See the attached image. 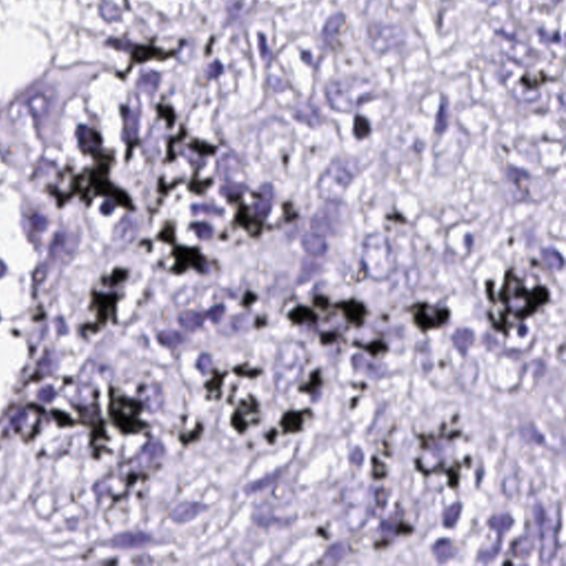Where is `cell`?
I'll use <instances>...</instances> for the list:
<instances>
[{
    "instance_id": "cell-44",
    "label": "cell",
    "mask_w": 566,
    "mask_h": 566,
    "mask_svg": "<svg viewBox=\"0 0 566 566\" xmlns=\"http://www.w3.org/2000/svg\"><path fill=\"white\" fill-rule=\"evenodd\" d=\"M349 460L350 462L355 465H357V467L362 465V463L364 462V453L362 452V449L359 447H355L349 454Z\"/></svg>"
},
{
    "instance_id": "cell-28",
    "label": "cell",
    "mask_w": 566,
    "mask_h": 566,
    "mask_svg": "<svg viewBox=\"0 0 566 566\" xmlns=\"http://www.w3.org/2000/svg\"><path fill=\"white\" fill-rule=\"evenodd\" d=\"M542 255H543L544 261L547 262L549 267L553 268L555 270H560V269L563 268L564 261H563L562 255H561L560 252L557 251L555 249H553V248L544 249L543 252H542Z\"/></svg>"
},
{
    "instance_id": "cell-32",
    "label": "cell",
    "mask_w": 566,
    "mask_h": 566,
    "mask_svg": "<svg viewBox=\"0 0 566 566\" xmlns=\"http://www.w3.org/2000/svg\"><path fill=\"white\" fill-rule=\"evenodd\" d=\"M521 435H522V437L527 440V442H532L535 443L538 445H541L544 443V437L543 435L539 433L537 429H535L534 426L530 425V426H524L520 429Z\"/></svg>"
},
{
    "instance_id": "cell-10",
    "label": "cell",
    "mask_w": 566,
    "mask_h": 566,
    "mask_svg": "<svg viewBox=\"0 0 566 566\" xmlns=\"http://www.w3.org/2000/svg\"><path fill=\"white\" fill-rule=\"evenodd\" d=\"M138 233V223L134 217L126 216L117 225L114 232V238L121 243H128L136 238Z\"/></svg>"
},
{
    "instance_id": "cell-11",
    "label": "cell",
    "mask_w": 566,
    "mask_h": 566,
    "mask_svg": "<svg viewBox=\"0 0 566 566\" xmlns=\"http://www.w3.org/2000/svg\"><path fill=\"white\" fill-rule=\"evenodd\" d=\"M294 117L298 119L299 122H302L304 124L309 125L311 127L319 126L321 124V115L318 108L311 103H301L299 104L294 110Z\"/></svg>"
},
{
    "instance_id": "cell-38",
    "label": "cell",
    "mask_w": 566,
    "mask_h": 566,
    "mask_svg": "<svg viewBox=\"0 0 566 566\" xmlns=\"http://www.w3.org/2000/svg\"><path fill=\"white\" fill-rule=\"evenodd\" d=\"M500 549H501V542H500V540H499L498 543L494 544L492 548H491V549H487L485 551H482V552L479 554L478 561H479L480 563H483V564L491 562V561L497 558V555H498L499 552H500Z\"/></svg>"
},
{
    "instance_id": "cell-27",
    "label": "cell",
    "mask_w": 566,
    "mask_h": 566,
    "mask_svg": "<svg viewBox=\"0 0 566 566\" xmlns=\"http://www.w3.org/2000/svg\"><path fill=\"white\" fill-rule=\"evenodd\" d=\"M462 505L461 503H454L446 509L443 517V523L446 528H453L457 524L460 514H461Z\"/></svg>"
},
{
    "instance_id": "cell-42",
    "label": "cell",
    "mask_w": 566,
    "mask_h": 566,
    "mask_svg": "<svg viewBox=\"0 0 566 566\" xmlns=\"http://www.w3.org/2000/svg\"><path fill=\"white\" fill-rule=\"evenodd\" d=\"M224 313H225V307L223 304H218V305H215L212 309L209 310L207 312V318L210 320V321L214 322V323H218L222 318L224 317Z\"/></svg>"
},
{
    "instance_id": "cell-47",
    "label": "cell",
    "mask_w": 566,
    "mask_h": 566,
    "mask_svg": "<svg viewBox=\"0 0 566 566\" xmlns=\"http://www.w3.org/2000/svg\"><path fill=\"white\" fill-rule=\"evenodd\" d=\"M113 210H114V204L111 203V202H107V203H105V204L103 205V206H102V212H103L105 215L111 214V213L113 212Z\"/></svg>"
},
{
    "instance_id": "cell-37",
    "label": "cell",
    "mask_w": 566,
    "mask_h": 566,
    "mask_svg": "<svg viewBox=\"0 0 566 566\" xmlns=\"http://www.w3.org/2000/svg\"><path fill=\"white\" fill-rule=\"evenodd\" d=\"M157 50L151 47H137L134 51V59L137 62H144L156 56Z\"/></svg>"
},
{
    "instance_id": "cell-48",
    "label": "cell",
    "mask_w": 566,
    "mask_h": 566,
    "mask_svg": "<svg viewBox=\"0 0 566 566\" xmlns=\"http://www.w3.org/2000/svg\"><path fill=\"white\" fill-rule=\"evenodd\" d=\"M302 58H303V60H304V61L307 62V63H311V61H312L311 54H310L309 52H303V53H302Z\"/></svg>"
},
{
    "instance_id": "cell-8",
    "label": "cell",
    "mask_w": 566,
    "mask_h": 566,
    "mask_svg": "<svg viewBox=\"0 0 566 566\" xmlns=\"http://www.w3.org/2000/svg\"><path fill=\"white\" fill-rule=\"evenodd\" d=\"M152 537L145 532H125L117 534L111 541V545L116 549H138L147 545Z\"/></svg>"
},
{
    "instance_id": "cell-25",
    "label": "cell",
    "mask_w": 566,
    "mask_h": 566,
    "mask_svg": "<svg viewBox=\"0 0 566 566\" xmlns=\"http://www.w3.org/2000/svg\"><path fill=\"white\" fill-rule=\"evenodd\" d=\"M158 342L162 345L169 348H176L180 344L184 343L185 338L183 334H180L177 331L173 330H166L162 331L161 333L157 335Z\"/></svg>"
},
{
    "instance_id": "cell-43",
    "label": "cell",
    "mask_w": 566,
    "mask_h": 566,
    "mask_svg": "<svg viewBox=\"0 0 566 566\" xmlns=\"http://www.w3.org/2000/svg\"><path fill=\"white\" fill-rule=\"evenodd\" d=\"M223 72H224L223 64L216 60V61H214L208 67L207 76H208V79H215V78H218L220 74H223Z\"/></svg>"
},
{
    "instance_id": "cell-41",
    "label": "cell",
    "mask_w": 566,
    "mask_h": 566,
    "mask_svg": "<svg viewBox=\"0 0 566 566\" xmlns=\"http://www.w3.org/2000/svg\"><path fill=\"white\" fill-rule=\"evenodd\" d=\"M531 550H532V541L530 539H521L519 541V545L515 549V554L519 557H528Z\"/></svg>"
},
{
    "instance_id": "cell-29",
    "label": "cell",
    "mask_w": 566,
    "mask_h": 566,
    "mask_svg": "<svg viewBox=\"0 0 566 566\" xmlns=\"http://www.w3.org/2000/svg\"><path fill=\"white\" fill-rule=\"evenodd\" d=\"M447 124H448V103L447 100L443 99L437 115V121H436V132L438 134L444 133L446 127H447Z\"/></svg>"
},
{
    "instance_id": "cell-6",
    "label": "cell",
    "mask_w": 566,
    "mask_h": 566,
    "mask_svg": "<svg viewBox=\"0 0 566 566\" xmlns=\"http://www.w3.org/2000/svg\"><path fill=\"white\" fill-rule=\"evenodd\" d=\"M538 528L541 532V541H542V545H541V552L540 558L542 563L548 564L550 563L552 559L554 558L555 552H557V531L554 528L551 527L550 520L548 517L543 521L537 523Z\"/></svg>"
},
{
    "instance_id": "cell-21",
    "label": "cell",
    "mask_w": 566,
    "mask_h": 566,
    "mask_svg": "<svg viewBox=\"0 0 566 566\" xmlns=\"http://www.w3.org/2000/svg\"><path fill=\"white\" fill-rule=\"evenodd\" d=\"M205 318L202 313L196 311H186L183 312L178 317V323L180 327L188 331H196L203 327Z\"/></svg>"
},
{
    "instance_id": "cell-18",
    "label": "cell",
    "mask_w": 566,
    "mask_h": 566,
    "mask_svg": "<svg viewBox=\"0 0 566 566\" xmlns=\"http://www.w3.org/2000/svg\"><path fill=\"white\" fill-rule=\"evenodd\" d=\"M159 82H161V74L155 71H147L139 77L137 88L144 93L153 95L157 91Z\"/></svg>"
},
{
    "instance_id": "cell-14",
    "label": "cell",
    "mask_w": 566,
    "mask_h": 566,
    "mask_svg": "<svg viewBox=\"0 0 566 566\" xmlns=\"http://www.w3.org/2000/svg\"><path fill=\"white\" fill-rule=\"evenodd\" d=\"M352 363L355 369L362 370L363 373L368 375L372 378H380L385 375V369L379 364H375L374 362H370L369 359L365 358L362 355H354L352 357Z\"/></svg>"
},
{
    "instance_id": "cell-20",
    "label": "cell",
    "mask_w": 566,
    "mask_h": 566,
    "mask_svg": "<svg viewBox=\"0 0 566 566\" xmlns=\"http://www.w3.org/2000/svg\"><path fill=\"white\" fill-rule=\"evenodd\" d=\"M124 119H125V139L126 141H134L136 139L138 135V114L133 111V110H125L124 112Z\"/></svg>"
},
{
    "instance_id": "cell-39",
    "label": "cell",
    "mask_w": 566,
    "mask_h": 566,
    "mask_svg": "<svg viewBox=\"0 0 566 566\" xmlns=\"http://www.w3.org/2000/svg\"><path fill=\"white\" fill-rule=\"evenodd\" d=\"M258 47H259L260 56H261V58L263 59V61L265 63L271 62V59H272L271 50H270V48L268 46V42H267V39H265L264 34H262V33H259V36H258Z\"/></svg>"
},
{
    "instance_id": "cell-23",
    "label": "cell",
    "mask_w": 566,
    "mask_h": 566,
    "mask_svg": "<svg viewBox=\"0 0 566 566\" xmlns=\"http://www.w3.org/2000/svg\"><path fill=\"white\" fill-rule=\"evenodd\" d=\"M240 167V163L237 157L232 154H224L218 163V172L220 176L224 178H229L230 175L237 172Z\"/></svg>"
},
{
    "instance_id": "cell-35",
    "label": "cell",
    "mask_w": 566,
    "mask_h": 566,
    "mask_svg": "<svg viewBox=\"0 0 566 566\" xmlns=\"http://www.w3.org/2000/svg\"><path fill=\"white\" fill-rule=\"evenodd\" d=\"M192 228L197 237L202 240H208L214 234L213 227L206 223H194L192 224Z\"/></svg>"
},
{
    "instance_id": "cell-19",
    "label": "cell",
    "mask_w": 566,
    "mask_h": 566,
    "mask_svg": "<svg viewBox=\"0 0 566 566\" xmlns=\"http://www.w3.org/2000/svg\"><path fill=\"white\" fill-rule=\"evenodd\" d=\"M433 552L438 563L443 564L453 558L454 549L448 539H440L433 545Z\"/></svg>"
},
{
    "instance_id": "cell-16",
    "label": "cell",
    "mask_w": 566,
    "mask_h": 566,
    "mask_svg": "<svg viewBox=\"0 0 566 566\" xmlns=\"http://www.w3.org/2000/svg\"><path fill=\"white\" fill-rule=\"evenodd\" d=\"M164 453H165L164 446L159 442H157V440H153V442L148 443L143 448L142 453L138 457V460L139 462L142 463V465H147L161 458Z\"/></svg>"
},
{
    "instance_id": "cell-34",
    "label": "cell",
    "mask_w": 566,
    "mask_h": 566,
    "mask_svg": "<svg viewBox=\"0 0 566 566\" xmlns=\"http://www.w3.org/2000/svg\"><path fill=\"white\" fill-rule=\"evenodd\" d=\"M250 324H251V318L247 314H241L236 318H232L230 321V328L233 332H242V331L249 329Z\"/></svg>"
},
{
    "instance_id": "cell-46",
    "label": "cell",
    "mask_w": 566,
    "mask_h": 566,
    "mask_svg": "<svg viewBox=\"0 0 566 566\" xmlns=\"http://www.w3.org/2000/svg\"><path fill=\"white\" fill-rule=\"evenodd\" d=\"M269 84H270V87L272 88L273 91H275V92L283 91V90L285 89V83L283 82V80L278 78V77H270L269 78Z\"/></svg>"
},
{
    "instance_id": "cell-24",
    "label": "cell",
    "mask_w": 566,
    "mask_h": 566,
    "mask_svg": "<svg viewBox=\"0 0 566 566\" xmlns=\"http://www.w3.org/2000/svg\"><path fill=\"white\" fill-rule=\"evenodd\" d=\"M514 523L513 519L511 518L509 514H500L494 515V517L489 520V527L495 531L499 535H503L508 532V531L512 528Z\"/></svg>"
},
{
    "instance_id": "cell-2",
    "label": "cell",
    "mask_w": 566,
    "mask_h": 566,
    "mask_svg": "<svg viewBox=\"0 0 566 566\" xmlns=\"http://www.w3.org/2000/svg\"><path fill=\"white\" fill-rule=\"evenodd\" d=\"M331 108L340 112H349L369 99L370 88L363 81H333L325 89Z\"/></svg>"
},
{
    "instance_id": "cell-17",
    "label": "cell",
    "mask_w": 566,
    "mask_h": 566,
    "mask_svg": "<svg viewBox=\"0 0 566 566\" xmlns=\"http://www.w3.org/2000/svg\"><path fill=\"white\" fill-rule=\"evenodd\" d=\"M474 340V334L469 329H459L453 335V342L460 353L463 356L467 354L468 349L471 346Z\"/></svg>"
},
{
    "instance_id": "cell-5",
    "label": "cell",
    "mask_w": 566,
    "mask_h": 566,
    "mask_svg": "<svg viewBox=\"0 0 566 566\" xmlns=\"http://www.w3.org/2000/svg\"><path fill=\"white\" fill-rule=\"evenodd\" d=\"M369 39L372 41L374 49L379 52H385L387 50L396 47L403 38L399 29L395 27H375L369 28Z\"/></svg>"
},
{
    "instance_id": "cell-9",
    "label": "cell",
    "mask_w": 566,
    "mask_h": 566,
    "mask_svg": "<svg viewBox=\"0 0 566 566\" xmlns=\"http://www.w3.org/2000/svg\"><path fill=\"white\" fill-rule=\"evenodd\" d=\"M207 510V505L200 502H183L173 509L170 518L176 523H186L196 519Z\"/></svg>"
},
{
    "instance_id": "cell-13",
    "label": "cell",
    "mask_w": 566,
    "mask_h": 566,
    "mask_svg": "<svg viewBox=\"0 0 566 566\" xmlns=\"http://www.w3.org/2000/svg\"><path fill=\"white\" fill-rule=\"evenodd\" d=\"M302 247L308 253L320 257L328 250V244L322 234L318 232H308L302 238Z\"/></svg>"
},
{
    "instance_id": "cell-33",
    "label": "cell",
    "mask_w": 566,
    "mask_h": 566,
    "mask_svg": "<svg viewBox=\"0 0 566 566\" xmlns=\"http://www.w3.org/2000/svg\"><path fill=\"white\" fill-rule=\"evenodd\" d=\"M370 133V125L368 121L363 116L357 115L354 122V134L357 138H364Z\"/></svg>"
},
{
    "instance_id": "cell-31",
    "label": "cell",
    "mask_w": 566,
    "mask_h": 566,
    "mask_svg": "<svg viewBox=\"0 0 566 566\" xmlns=\"http://www.w3.org/2000/svg\"><path fill=\"white\" fill-rule=\"evenodd\" d=\"M247 190V186L239 183H228L225 184L220 188V194L225 197H236L243 194Z\"/></svg>"
},
{
    "instance_id": "cell-1",
    "label": "cell",
    "mask_w": 566,
    "mask_h": 566,
    "mask_svg": "<svg viewBox=\"0 0 566 566\" xmlns=\"http://www.w3.org/2000/svg\"><path fill=\"white\" fill-rule=\"evenodd\" d=\"M549 292L547 289L538 287L533 291L525 289L523 282L515 275L514 272H509L503 283L501 291V299L517 313L518 317H525L537 309L540 304L548 301Z\"/></svg>"
},
{
    "instance_id": "cell-3",
    "label": "cell",
    "mask_w": 566,
    "mask_h": 566,
    "mask_svg": "<svg viewBox=\"0 0 566 566\" xmlns=\"http://www.w3.org/2000/svg\"><path fill=\"white\" fill-rule=\"evenodd\" d=\"M363 247V261L369 274L377 280L387 278L394 267L387 239L382 234H373L365 239Z\"/></svg>"
},
{
    "instance_id": "cell-30",
    "label": "cell",
    "mask_w": 566,
    "mask_h": 566,
    "mask_svg": "<svg viewBox=\"0 0 566 566\" xmlns=\"http://www.w3.org/2000/svg\"><path fill=\"white\" fill-rule=\"evenodd\" d=\"M149 392H151V395L146 394V398H145V404H146L147 408L151 410V412H156L158 410V408L161 407L162 405V394H161V390L157 387H151L148 388Z\"/></svg>"
},
{
    "instance_id": "cell-36",
    "label": "cell",
    "mask_w": 566,
    "mask_h": 566,
    "mask_svg": "<svg viewBox=\"0 0 566 566\" xmlns=\"http://www.w3.org/2000/svg\"><path fill=\"white\" fill-rule=\"evenodd\" d=\"M192 212L195 215H199V214H208V215H213V216H217V215H223L224 210L217 207V206H214V205H207V204H195L192 206Z\"/></svg>"
},
{
    "instance_id": "cell-4",
    "label": "cell",
    "mask_w": 566,
    "mask_h": 566,
    "mask_svg": "<svg viewBox=\"0 0 566 566\" xmlns=\"http://www.w3.org/2000/svg\"><path fill=\"white\" fill-rule=\"evenodd\" d=\"M355 174H356V168L354 163L347 161H337L333 163L320 182V192L322 196L331 200L338 198L352 182Z\"/></svg>"
},
{
    "instance_id": "cell-26",
    "label": "cell",
    "mask_w": 566,
    "mask_h": 566,
    "mask_svg": "<svg viewBox=\"0 0 566 566\" xmlns=\"http://www.w3.org/2000/svg\"><path fill=\"white\" fill-rule=\"evenodd\" d=\"M346 554V547L343 543H335L327 551L324 555L325 564H338Z\"/></svg>"
},
{
    "instance_id": "cell-45",
    "label": "cell",
    "mask_w": 566,
    "mask_h": 566,
    "mask_svg": "<svg viewBox=\"0 0 566 566\" xmlns=\"http://www.w3.org/2000/svg\"><path fill=\"white\" fill-rule=\"evenodd\" d=\"M54 396H56V393H54L53 388L50 386L44 387L39 392V398L41 399L42 402L50 403L54 398Z\"/></svg>"
},
{
    "instance_id": "cell-15",
    "label": "cell",
    "mask_w": 566,
    "mask_h": 566,
    "mask_svg": "<svg viewBox=\"0 0 566 566\" xmlns=\"http://www.w3.org/2000/svg\"><path fill=\"white\" fill-rule=\"evenodd\" d=\"M262 198L253 205V210L258 217L265 219L269 213L271 212L272 200H273V187L271 184H264L260 188Z\"/></svg>"
},
{
    "instance_id": "cell-22",
    "label": "cell",
    "mask_w": 566,
    "mask_h": 566,
    "mask_svg": "<svg viewBox=\"0 0 566 566\" xmlns=\"http://www.w3.org/2000/svg\"><path fill=\"white\" fill-rule=\"evenodd\" d=\"M279 478H280V472L279 471L270 473L268 475H265V477L257 480V481L248 483L244 487V492L247 494H253V493L260 492V491L267 489L270 487V485H272L273 483H275V481H277Z\"/></svg>"
},
{
    "instance_id": "cell-12",
    "label": "cell",
    "mask_w": 566,
    "mask_h": 566,
    "mask_svg": "<svg viewBox=\"0 0 566 566\" xmlns=\"http://www.w3.org/2000/svg\"><path fill=\"white\" fill-rule=\"evenodd\" d=\"M345 21H346V19H345L343 13H335L332 17L329 18L328 21L324 24L322 31V38L325 44L331 46L335 41L340 30L344 27Z\"/></svg>"
},
{
    "instance_id": "cell-40",
    "label": "cell",
    "mask_w": 566,
    "mask_h": 566,
    "mask_svg": "<svg viewBox=\"0 0 566 566\" xmlns=\"http://www.w3.org/2000/svg\"><path fill=\"white\" fill-rule=\"evenodd\" d=\"M197 368L202 372V374H207L209 370L213 368V359L210 355L204 353L200 355L197 359Z\"/></svg>"
},
{
    "instance_id": "cell-7",
    "label": "cell",
    "mask_w": 566,
    "mask_h": 566,
    "mask_svg": "<svg viewBox=\"0 0 566 566\" xmlns=\"http://www.w3.org/2000/svg\"><path fill=\"white\" fill-rule=\"evenodd\" d=\"M337 208V205L331 203L317 213L311 222L314 232L322 234L334 231V228L339 223V213Z\"/></svg>"
}]
</instances>
